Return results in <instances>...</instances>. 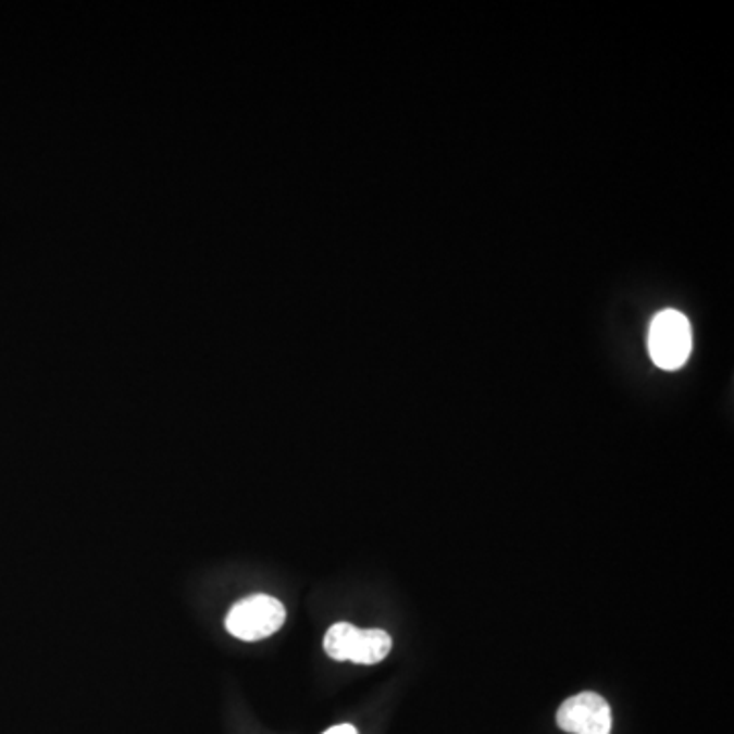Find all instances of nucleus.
Masks as SVG:
<instances>
[{
    "instance_id": "1",
    "label": "nucleus",
    "mask_w": 734,
    "mask_h": 734,
    "mask_svg": "<svg viewBox=\"0 0 734 734\" xmlns=\"http://www.w3.org/2000/svg\"><path fill=\"white\" fill-rule=\"evenodd\" d=\"M325 651L335 661L375 665L388 657L391 638L380 629L361 631L349 622H337L326 631Z\"/></svg>"
},
{
    "instance_id": "2",
    "label": "nucleus",
    "mask_w": 734,
    "mask_h": 734,
    "mask_svg": "<svg viewBox=\"0 0 734 734\" xmlns=\"http://www.w3.org/2000/svg\"><path fill=\"white\" fill-rule=\"evenodd\" d=\"M649 353L657 368L680 370L692 353V326L680 310H663L649 328Z\"/></svg>"
},
{
    "instance_id": "3",
    "label": "nucleus",
    "mask_w": 734,
    "mask_h": 734,
    "mask_svg": "<svg viewBox=\"0 0 734 734\" xmlns=\"http://www.w3.org/2000/svg\"><path fill=\"white\" fill-rule=\"evenodd\" d=\"M286 622V608L277 598L258 594L235 604L228 610L225 626L241 640H261L274 635Z\"/></svg>"
},
{
    "instance_id": "4",
    "label": "nucleus",
    "mask_w": 734,
    "mask_h": 734,
    "mask_svg": "<svg viewBox=\"0 0 734 734\" xmlns=\"http://www.w3.org/2000/svg\"><path fill=\"white\" fill-rule=\"evenodd\" d=\"M557 724L563 733L610 734L612 710L602 696L594 692H584L559 706Z\"/></svg>"
},
{
    "instance_id": "5",
    "label": "nucleus",
    "mask_w": 734,
    "mask_h": 734,
    "mask_svg": "<svg viewBox=\"0 0 734 734\" xmlns=\"http://www.w3.org/2000/svg\"><path fill=\"white\" fill-rule=\"evenodd\" d=\"M323 734H358V731L351 724H339V726H333Z\"/></svg>"
}]
</instances>
